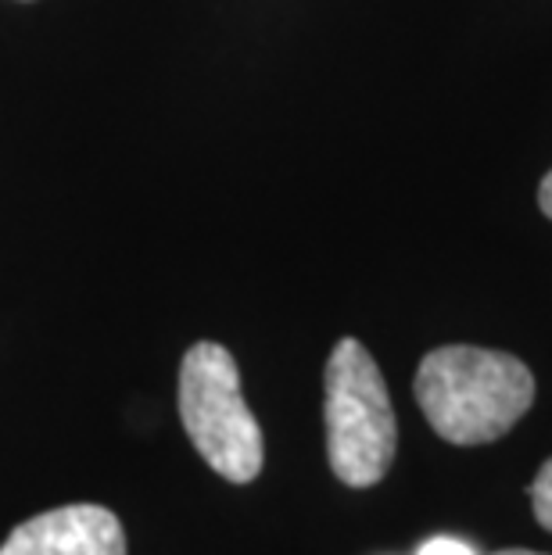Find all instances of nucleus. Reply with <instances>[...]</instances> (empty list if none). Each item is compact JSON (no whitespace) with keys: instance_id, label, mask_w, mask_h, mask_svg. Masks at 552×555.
Wrapping results in <instances>:
<instances>
[{"instance_id":"f257e3e1","label":"nucleus","mask_w":552,"mask_h":555,"mask_svg":"<svg viewBox=\"0 0 552 555\" xmlns=\"http://www.w3.org/2000/svg\"><path fill=\"white\" fill-rule=\"evenodd\" d=\"M416 401L445 441L488 444L510 434L531 409L535 376L506 351L449 345L420 362Z\"/></svg>"},{"instance_id":"f03ea898","label":"nucleus","mask_w":552,"mask_h":555,"mask_svg":"<svg viewBox=\"0 0 552 555\" xmlns=\"http://www.w3.org/2000/svg\"><path fill=\"white\" fill-rule=\"evenodd\" d=\"M331 469L348 488H373L395 463L398 423L377 362L356 337L337 340L323 376Z\"/></svg>"},{"instance_id":"7ed1b4c3","label":"nucleus","mask_w":552,"mask_h":555,"mask_svg":"<svg viewBox=\"0 0 552 555\" xmlns=\"http://www.w3.org/2000/svg\"><path fill=\"white\" fill-rule=\"evenodd\" d=\"M180 420L197 455L230 483L262 474V430L241 391L233 356L213 340H197L180 365Z\"/></svg>"},{"instance_id":"20e7f679","label":"nucleus","mask_w":552,"mask_h":555,"mask_svg":"<svg viewBox=\"0 0 552 555\" xmlns=\"http://www.w3.org/2000/svg\"><path fill=\"white\" fill-rule=\"evenodd\" d=\"M0 555H126V530L104 505H62L18 524Z\"/></svg>"},{"instance_id":"39448f33","label":"nucleus","mask_w":552,"mask_h":555,"mask_svg":"<svg viewBox=\"0 0 552 555\" xmlns=\"http://www.w3.org/2000/svg\"><path fill=\"white\" fill-rule=\"evenodd\" d=\"M531 509H535L538 524L552 530V459L538 469V477L531 483Z\"/></svg>"},{"instance_id":"423d86ee","label":"nucleus","mask_w":552,"mask_h":555,"mask_svg":"<svg viewBox=\"0 0 552 555\" xmlns=\"http://www.w3.org/2000/svg\"><path fill=\"white\" fill-rule=\"evenodd\" d=\"M420 555H474V548L463 545L460 538H431Z\"/></svg>"},{"instance_id":"0eeeda50","label":"nucleus","mask_w":552,"mask_h":555,"mask_svg":"<svg viewBox=\"0 0 552 555\" xmlns=\"http://www.w3.org/2000/svg\"><path fill=\"white\" fill-rule=\"evenodd\" d=\"M538 205H542V211L552 219V169L545 172L542 186H538Z\"/></svg>"},{"instance_id":"6e6552de","label":"nucleus","mask_w":552,"mask_h":555,"mask_svg":"<svg viewBox=\"0 0 552 555\" xmlns=\"http://www.w3.org/2000/svg\"><path fill=\"white\" fill-rule=\"evenodd\" d=\"M496 555H542V552H527V548H506V552H496Z\"/></svg>"}]
</instances>
